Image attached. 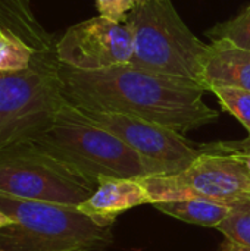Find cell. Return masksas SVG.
<instances>
[{
  "instance_id": "cell-2",
  "label": "cell",
  "mask_w": 250,
  "mask_h": 251,
  "mask_svg": "<svg viewBox=\"0 0 250 251\" xmlns=\"http://www.w3.org/2000/svg\"><path fill=\"white\" fill-rule=\"evenodd\" d=\"M32 143L96 184L102 176L156 175L155 168L146 159L68 101L60 107L52 125Z\"/></svg>"
},
{
  "instance_id": "cell-19",
  "label": "cell",
  "mask_w": 250,
  "mask_h": 251,
  "mask_svg": "<svg viewBox=\"0 0 250 251\" xmlns=\"http://www.w3.org/2000/svg\"><path fill=\"white\" fill-rule=\"evenodd\" d=\"M15 224V219L10 218L7 213H4L3 210H0V229L9 226V225H13Z\"/></svg>"
},
{
  "instance_id": "cell-21",
  "label": "cell",
  "mask_w": 250,
  "mask_h": 251,
  "mask_svg": "<svg viewBox=\"0 0 250 251\" xmlns=\"http://www.w3.org/2000/svg\"><path fill=\"white\" fill-rule=\"evenodd\" d=\"M12 41H15V40H10L1 29H0V49H3V47H6L7 44H10Z\"/></svg>"
},
{
  "instance_id": "cell-1",
  "label": "cell",
  "mask_w": 250,
  "mask_h": 251,
  "mask_svg": "<svg viewBox=\"0 0 250 251\" xmlns=\"http://www.w3.org/2000/svg\"><path fill=\"white\" fill-rule=\"evenodd\" d=\"M63 96L75 107L136 116L186 134L218 118L200 84L137 68L131 63L80 71L60 62Z\"/></svg>"
},
{
  "instance_id": "cell-17",
  "label": "cell",
  "mask_w": 250,
  "mask_h": 251,
  "mask_svg": "<svg viewBox=\"0 0 250 251\" xmlns=\"http://www.w3.org/2000/svg\"><path fill=\"white\" fill-rule=\"evenodd\" d=\"M202 151L225 154L242 163V166L250 175V137L240 141H215L208 144H200Z\"/></svg>"
},
{
  "instance_id": "cell-22",
  "label": "cell",
  "mask_w": 250,
  "mask_h": 251,
  "mask_svg": "<svg viewBox=\"0 0 250 251\" xmlns=\"http://www.w3.org/2000/svg\"><path fill=\"white\" fill-rule=\"evenodd\" d=\"M136 1V4H141V3H146L147 0H134Z\"/></svg>"
},
{
  "instance_id": "cell-16",
  "label": "cell",
  "mask_w": 250,
  "mask_h": 251,
  "mask_svg": "<svg viewBox=\"0 0 250 251\" xmlns=\"http://www.w3.org/2000/svg\"><path fill=\"white\" fill-rule=\"evenodd\" d=\"M208 35L211 38H225L236 46L250 50V4L237 16L208 31Z\"/></svg>"
},
{
  "instance_id": "cell-8",
  "label": "cell",
  "mask_w": 250,
  "mask_h": 251,
  "mask_svg": "<svg viewBox=\"0 0 250 251\" xmlns=\"http://www.w3.org/2000/svg\"><path fill=\"white\" fill-rule=\"evenodd\" d=\"M77 109L137 151L155 168L156 175L181 172L202 153L200 144L196 146L183 134L158 124L116 112Z\"/></svg>"
},
{
  "instance_id": "cell-5",
  "label": "cell",
  "mask_w": 250,
  "mask_h": 251,
  "mask_svg": "<svg viewBox=\"0 0 250 251\" xmlns=\"http://www.w3.org/2000/svg\"><path fill=\"white\" fill-rule=\"evenodd\" d=\"M60 60L34 63L25 71H0V151L32 141L66 103Z\"/></svg>"
},
{
  "instance_id": "cell-15",
  "label": "cell",
  "mask_w": 250,
  "mask_h": 251,
  "mask_svg": "<svg viewBox=\"0 0 250 251\" xmlns=\"http://www.w3.org/2000/svg\"><path fill=\"white\" fill-rule=\"evenodd\" d=\"M209 91L215 94L222 109L246 128L250 137V91L228 85H214Z\"/></svg>"
},
{
  "instance_id": "cell-7",
  "label": "cell",
  "mask_w": 250,
  "mask_h": 251,
  "mask_svg": "<svg viewBox=\"0 0 250 251\" xmlns=\"http://www.w3.org/2000/svg\"><path fill=\"white\" fill-rule=\"evenodd\" d=\"M152 204L186 199H208L233 203L250 197V175L230 156L202 151L186 169L169 175L140 178Z\"/></svg>"
},
{
  "instance_id": "cell-20",
  "label": "cell",
  "mask_w": 250,
  "mask_h": 251,
  "mask_svg": "<svg viewBox=\"0 0 250 251\" xmlns=\"http://www.w3.org/2000/svg\"><path fill=\"white\" fill-rule=\"evenodd\" d=\"M221 251H250V249L242 247V246H237V244H233V243H230V241H225V243L221 246Z\"/></svg>"
},
{
  "instance_id": "cell-12",
  "label": "cell",
  "mask_w": 250,
  "mask_h": 251,
  "mask_svg": "<svg viewBox=\"0 0 250 251\" xmlns=\"http://www.w3.org/2000/svg\"><path fill=\"white\" fill-rule=\"evenodd\" d=\"M0 29L31 47L38 56H57V43L40 25L28 0H0Z\"/></svg>"
},
{
  "instance_id": "cell-11",
  "label": "cell",
  "mask_w": 250,
  "mask_h": 251,
  "mask_svg": "<svg viewBox=\"0 0 250 251\" xmlns=\"http://www.w3.org/2000/svg\"><path fill=\"white\" fill-rule=\"evenodd\" d=\"M205 84L228 85L250 91V50L225 38H212L205 68Z\"/></svg>"
},
{
  "instance_id": "cell-10",
  "label": "cell",
  "mask_w": 250,
  "mask_h": 251,
  "mask_svg": "<svg viewBox=\"0 0 250 251\" xmlns=\"http://www.w3.org/2000/svg\"><path fill=\"white\" fill-rule=\"evenodd\" d=\"M143 204H152V197L140 178L102 176L94 193L77 207L100 226L112 228L119 215Z\"/></svg>"
},
{
  "instance_id": "cell-13",
  "label": "cell",
  "mask_w": 250,
  "mask_h": 251,
  "mask_svg": "<svg viewBox=\"0 0 250 251\" xmlns=\"http://www.w3.org/2000/svg\"><path fill=\"white\" fill-rule=\"evenodd\" d=\"M156 210L172 216L178 221L215 228L228 216L231 203L215 201L208 199H186L174 201H159L152 204Z\"/></svg>"
},
{
  "instance_id": "cell-3",
  "label": "cell",
  "mask_w": 250,
  "mask_h": 251,
  "mask_svg": "<svg viewBox=\"0 0 250 251\" xmlns=\"http://www.w3.org/2000/svg\"><path fill=\"white\" fill-rule=\"evenodd\" d=\"M0 210L15 219L0 229V251H106L113 240L77 206L0 193Z\"/></svg>"
},
{
  "instance_id": "cell-18",
  "label": "cell",
  "mask_w": 250,
  "mask_h": 251,
  "mask_svg": "<svg viewBox=\"0 0 250 251\" xmlns=\"http://www.w3.org/2000/svg\"><path fill=\"white\" fill-rule=\"evenodd\" d=\"M96 4L100 16L118 24H125L136 7L134 0H96Z\"/></svg>"
},
{
  "instance_id": "cell-4",
  "label": "cell",
  "mask_w": 250,
  "mask_h": 251,
  "mask_svg": "<svg viewBox=\"0 0 250 251\" xmlns=\"http://www.w3.org/2000/svg\"><path fill=\"white\" fill-rule=\"evenodd\" d=\"M125 25L133 35L131 65L194 81L206 90L205 68L209 44L189 29L171 0H147L136 4Z\"/></svg>"
},
{
  "instance_id": "cell-6",
  "label": "cell",
  "mask_w": 250,
  "mask_h": 251,
  "mask_svg": "<svg viewBox=\"0 0 250 251\" xmlns=\"http://www.w3.org/2000/svg\"><path fill=\"white\" fill-rule=\"evenodd\" d=\"M96 187V182L32 141L0 151V193L27 200L80 206Z\"/></svg>"
},
{
  "instance_id": "cell-14",
  "label": "cell",
  "mask_w": 250,
  "mask_h": 251,
  "mask_svg": "<svg viewBox=\"0 0 250 251\" xmlns=\"http://www.w3.org/2000/svg\"><path fill=\"white\" fill-rule=\"evenodd\" d=\"M217 229L227 241L250 249V197L233 201L228 216Z\"/></svg>"
},
{
  "instance_id": "cell-9",
  "label": "cell",
  "mask_w": 250,
  "mask_h": 251,
  "mask_svg": "<svg viewBox=\"0 0 250 251\" xmlns=\"http://www.w3.org/2000/svg\"><path fill=\"white\" fill-rule=\"evenodd\" d=\"M56 50L59 60L69 68L102 71L131 63L134 49L133 35L125 24L99 15L68 28Z\"/></svg>"
}]
</instances>
